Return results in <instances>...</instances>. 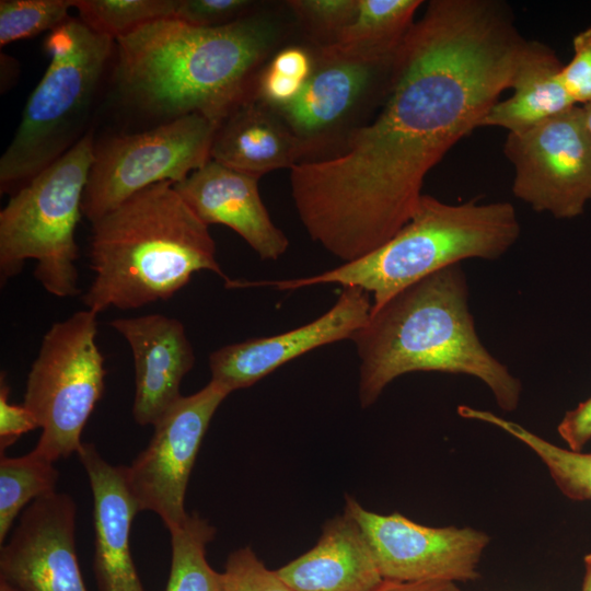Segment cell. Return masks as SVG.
<instances>
[{
  "mask_svg": "<svg viewBox=\"0 0 591 591\" xmlns=\"http://www.w3.org/2000/svg\"><path fill=\"white\" fill-rule=\"evenodd\" d=\"M169 532L171 567L165 591H223V572L216 571L206 556L216 528L193 512Z\"/></svg>",
  "mask_w": 591,
  "mask_h": 591,
  "instance_id": "cb8c5ba5",
  "label": "cell"
},
{
  "mask_svg": "<svg viewBox=\"0 0 591 591\" xmlns=\"http://www.w3.org/2000/svg\"><path fill=\"white\" fill-rule=\"evenodd\" d=\"M586 118L587 126L591 132V103L581 105Z\"/></svg>",
  "mask_w": 591,
  "mask_h": 591,
  "instance_id": "8d00e7d4",
  "label": "cell"
},
{
  "mask_svg": "<svg viewBox=\"0 0 591 591\" xmlns=\"http://www.w3.org/2000/svg\"><path fill=\"white\" fill-rule=\"evenodd\" d=\"M44 47L48 67L0 159L1 193L16 192L86 134L84 126L114 57L115 39L70 16L49 33Z\"/></svg>",
  "mask_w": 591,
  "mask_h": 591,
  "instance_id": "8992f818",
  "label": "cell"
},
{
  "mask_svg": "<svg viewBox=\"0 0 591 591\" xmlns=\"http://www.w3.org/2000/svg\"><path fill=\"white\" fill-rule=\"evenodd\" d=\"M271 39L254 16L215 27L158 20L115 40V91L160 123L200 114L220 125L246 99Z\"/></svg>",
  "mask_w": 591,
  "mask_h": 591,
  "instance_id": "7a4b0ae2",
  "label": "cell"
},
{
  "mask_svg": "<svg viewBox=\"0 0 591 591\" xmlns=\"http://www.w3.org/2000/svg\"><path fill=\"white\" fill-rule=\"evenodd\" d=\"M584 563V576L581 591H591V554H588L583 558Z\"/></svg>",
  "mask_w": 591,
  "mask_h": 591,
  "instance_id": "d590c367",
  "label": "cell"
},
{
  "mask_svg": "<svg viewBox=\"0 0 591 591\" xmlns=\"http://www.w3.org/2000/svg\"><path fill=\"white\" fill-rule=\"evenodd\" d=\"M288 4L300 19L335 38L352 21L358 0H294Z\"/></svg>",
  "mask_w": 591,
  "mask_h": 591,
  "instance_id": "f546056e",
  "label": "cell"
},
{
  "mask_svg": "<svg viewBox=\"0 0 591 591\" xmlns=\"http://www.w3.org/2000/svg\"><path fill=\"white\" fill-rule=\"evenodd\" d=\"M109 325L132 351L134 419L140 426H154L183 396L181 383L195 363L185 327L163 314L114 318Z\"/></svg>",
  "mask_w": 591,
  "mask_h": 591,
  "instance_id": "9a60e30c",
  "label": "cell"
},
{
  "mask_svg": "<svg viewBox=\"0 0 591 591\" xmlns=\"http://www.w3.org/2000/svg\"><path fill=\"white\" fill-rule=\"evenodd\" d=\"M96 317L84 310L54 323L27 375L23 405L42 429L34 450L53 462L79 452L83 428L103 394Z\"/></svg>",
  "mask_w": 591,
  "mask_h": 591,
  "instance_id": "ba28073f",
  "label": "cell"
},
{
  "mask_svg": "<svg viewBox=\"0 0 591 591\" xmlns=\"http://www.w3.org/2000/svg\"><path fill=\"white\" fill-rule=\"evenodd\" d=\"M230 393L210 380L200 391L182 396L153 426L147 448L130 465H123L139 512H154L167 530L188 515L184 502L193 466L216 410Z\"/></svg>",
  "mask_w": 591,
  "mask_h": 591,
  "instance_id": "8fae6325",
  "label": "cell"
},
{
  "mask_svg": "<svg viewBox=\"0 0 591 591\" xmlns=\"http://www.w3.org/2000/svg\"><path fill=\"white\" fill-rule=\"evenodd\" d=\"M93 499V571L99 591H144L130 549V529L139 512L126 486L123 465H112L93 443L77 453Z\"/></svg>",
  "mask_w": 591,
  "mask_h": 591,
  "instance_id": "e0dca14e",
  "label": "cell"
},
{
  "mask_svg": "<svg viewBox=\"0 0 591 591\" xmlns=\"http://www.w3.org/2000/svg\"><path fill=\"white\" fill-rule=\"evenodd\" d=\"M345 511L361 529L383 579L470 581L489 536L473 528H431L399 513L380 514L347 496Z\"/></svg>",
  "mask_w": 591,
  "mask_h": 591,
  "instance_id": "7c38bea8",
  "label": "cell"
},
{
  "mask_svg": "<svg viewBox=\"0 0 591 591\" xmlns=\"http://www.w3.org/2000/svg\"><path fill=\"white\" fill-rule=\"evenodd\" d=\"M373 67L352 61L326 62L311 73L297 97L280 109L294 130L320 131L338 121L362 95Z\"/></svg>",
  "mask_w": 591,
  "mask_h": 591,
  "instance_id": "7402d4cb",
  "label": "cell"
},
{
  "mask_svg": "<svg viewBox=\"0 0 591 591\" xmlns=\"http://www.w3.org/2000/svg\"><path fill=\"white\" fill-rule=\"evenodd\" d=\"M351 339L360 359L359 401L372 405L397 376L415 371L484 382L503 412L518 408L521 383L480 341L460 264L441 269L371 309Z\"/></svg>",
  "mask_w": 591,
  "mask_h": 591,
  "instance_id": "3957f363",
  "label": "cell"
},
{
  "mask_svg": "<svg viewBox=\"0 0 591 591\" xmlns=\"http://www.w3.org/2000/svg\"><path fill=\"white\" fill-rule=\"evenodd\" d=\"M422 3L421 0H358L352 21L322 48L323 60L370 66L392 61Z\"/></svg>",
  "mask_w": 591,
  "mask_h": 591,
  "instance_id": "44dd1931",
  "label": "cell"
},
{
  "mask_svg": "<svg viewBox=\"0 0 591 591\" xmlns=\"http://www.w3.org/2000/svg\"><path fill=\"white\" fill-rule=\"evenodd\" d=\"M563 66L551 47L525 40L510 81L512 95L496 102L480 127L519 134L576 106L559 79Z\"/></svg>",
  "mask_w": 591,
  "mask_h": 591,
  "instance_id": "ffe728a7",
  "label": "cell"
},
{
  "mask_svg": "<svg viewBox=\"0 0 591 591\" xmlns=\"http://www.w3.org/2000/svg\"><path fill=\"white\" fill-rule=\"evenodd\" d=\"M0 591H16L14 588L9 586L7 582L0 580Z\"/></svg>",
  "mask_w": 591,
  "mask_h": 591,
  "instance_id": "74e56055",
  "label": "cell"
},
{
  "mask_svg": "<svg viewBox=\"0 0 591 591\" xmlns=\"http://www.w3.org/2000/svg\"><path fill=\"white\" fill-rule=\"evenodd\" d=\"M76 0H1L0 45L54 31L70 16Z\"/></svg>",
  "mask_w": 591,
  "mask_h": 591,
  "instance_id": "4316f807",
  "label": "cell"
},
{
  "mask_svg": "<svg viewBox=\"0 0 591 591\" xmlns=\"http://www.w3.org/2000/svg\"><path fill=\"white\" fill-rule=\"evenodd\" d=\"M457 413L463 418L493 425L514 437L541 459L558 489L568 499L591 501V453L560 448L491 412L460 405Z\"/></svg>",
  "mask_w": 591,
  "mask_h": 591,
  "instance_id": "603a6c76",
  "label": "cell"
},
{
  "mask_svg": "<svg viewBox=\"0 0 591 591\" xmlns=\"http://www.w3.org/2000/svg\"><path fill=\"white\" fill-rule=\"evenodd\" d=\"M276 571L293 591H372L383 580L361 529L345 510L323 525L311 549Z\"/></svg>",
  "mask_w": 591,
  "mask_h": 591,
  "instance_id": "ac0fdd59",
  "label": "cell"
},
{
  "mask_svg": "<svg viewBox=\"0 0 591 591\" xmlns=\"http://www.w3.org/2000/svg\"><path fill=\"white\" fill-rule=\"evenodd\" d=\"M557 431L575 452H581L591 439V397L568 410L557 426Z\"/></svg>",
  "mask_w": 591,
  "mask_h": 591,
  "instance_id": "d6a6232c",
  "label": "cell"
},
{
  "mask_svg": "<svg viewBox=\"0 0 591 591\" xmlns=\"http://www.w3.org/2000/svg\"><path fill=\"white\" fill-rule=\"evenodd\" d=\"M372 591H460L455 582L443 580L398 581L383 579Z\"/></svg>",
  "mask_w": 591,
  "mask_h": 591,
  "instance_id": "e575fe53",
  "label": "cell"
},
{
  "mask_svg": "<svg viewBox=\"0 0 591 591\" xmlns=\"http://www.w3.org/2000/svg\"><path fill=\"white\" fill-rule=\"evenodd\" d=\"M525 39L495 0H432L392 59L386 103L335 157L290 169L310 237L349 263L412 218L426 175L510 89Z\"/></svg>",
  "mask_w": 591,
  "mask_h": 591,
  "instance_id": "6da1fadb",
  "label": "cell"
},
{
  "mask_svg": "<svg viewBox=\"0 0 591 591\" xmlns=\"http://www.w3.org/2000/svg\"><path fill=\"white\" fill-rule=\"evenodd\" d=\"M7 375L0 376V450L12 445L22 434L38 428L32 413L23 405L9 402Z\"/></svg>",
  "mask_w": 591,
  "mask_h": 591,
  "instance_id": "1f68e13d",
  "label": "cell"
},
{
  "mask_svg": "<svg viewBox=\"0 0 591 591\" xmlns=\"http://www.w3.org/2000/svg\"><path fill=\"white\" fill-rule=\"evenodd\" d=\"M94 278L82 297L88 310L137 309L169 300L192 276L209 270L234 288L216 243L172 182L153 184L92 223Z\"/></svg>",
  "mask_w": 591,
  "mask_h": 591,
  "instance_id": "277c9868",
  "label": "cell"
},
{
  "mask_svg": "<svg viewBox=\"0 0 591 591\" xmlns=\"http://www.w3.org/2000/svg\"><path fill=\"white\" fill-rule=\"evenodd\" d=\"M258 179L210 159L174 188L205 224L231 228L260 259L275 260L287 251L289 241L270 219Z\"/></svg>",
  "mask_w": 591,
  "mask_h": 591,
  "instance_id": "2e32d148",
  "label": "cell"
},
{
  "mask_svg": "<svg viewBox=\"0 0 591 591\" xmlns=\"http://www.w3.org/2000/svg\"><path fill=\"white\" fill-rule=\"evenodd\" d=\"M371 308L370 293L359 287H344L332 309L305 325L215 350L209 357L211 381L231 393L248 387L310 350L351 339L367 324Z\"/></svg>",
  "mask_w": 591,
  "mask_h": 591,
  "instance_id": "5bb4252c",
  "label": "cell"
},
{
  "mask_svg": "<svg viewBox=\"0 0 591 591\" xmlns=\"http://www.w3.org/2000/svg\"><path fill=\"white\" fill-rule=\"evenodd\" d=\"M302 140L278 120L264 103L245 99L218 126L210 159L260 178L297 164Z\"/></svg>",
  "mask_w": 591,
  "mask_h": 591,
  "instance_id": "d6986e66",
  "label": "cell"
},
{
  "mask_svg": "<svg viewBox=\"0 0 591 591\" xmlns=\"http://www.w3.org/2000/svg\"><path fill=\"white\" fill-rule=\"evenodd\" d=\"M34 449L21 456H0V546L16 517L37 498L56 491L59 472Z\"/></svg>",
  "mask_w": 591,
  "mask_h": 591,
  "instance_id": "d4e9b609",
  "label": "cell"
},
{
  "mask_svg": "<svg viewBox=\"0 0 591 591\" xmlns=\"http://www.w3.org/2000/svg\"><path fill=\"white\" fill-rule=\"evenodd\" d=\"M218 126L189 114L95 142L82 215L93 223L153 184L184 181L210 160Z\"/></svg>",
  "mask_w": 591,
  "mask_h": 591,
  "instance_id": "9c48e42d",
  "label": "cell"
},
{
  "mask_svg": "<svg viewBox=\"0 0 591 591\" xmlns=\"http://www.w3.org/2000/svg\"><path fill=\"white\" fill-rule=\"evenodd\" d=\"M253 5L248 0H177L174 19L200 26H221L242 18Z\"/></svg>",
  "mask_w": 591,
  "mask_h": 591,
  "instance_id": "f1b7e54d",
  "label": "cell"
},
{
  "mask_svg": "<svg viewBox=\"0 0 591 591\" xmlns=\"http://www.w3.org/2000/svg\"><path fill=\"white\" fill-rule=\"evenodd\" d=\"M503 153L513 166V195L533 210L571 219L591 200V132L581 106L508 134Z\"/></svg>",
  "mask_w": 591,
  "mask_h": 591,
  "instance_id": "30bf717a",
  "label": "cell"
},
{
  "mask_svg": "<svg viewBox=\"0 0 591 591\" xmlns=\"http://www.w3.org/2000/svg\"><path fill=\"white\" fill-rule=\"evenodd\" d=\"M92 130L13 193L0 212V279L19 275L27 259L34 276L58 298L80 293L76 228L94 157Z\"/></svg>",
  "mask_w": 591,
  "mask_h": 591,
  "instance_id": "52a82bcc",
  "label": "cell"
},
{
  "mask_svg": "<svg viewBox=\"0 0 591 591\" xmlns=\"http://www.w3.org/2000/svg\"><path fill=\"white\" fill-rule=\"evenodd\" d=\"M268 68L275 72L305 82L311 76V61L308 54L297 47L279 51Z\"/></svg>",
  "mask_w": 591,
  "mask_h": 591,
  "instance_id": "836d02e7",
  "label": "cell"
},
{
  "mask_svg": "<svg viewBox=\"0 0 591 591\" xmlns=\"http://www.w3.org/2000/svg\"><path fill=\"white\" fill-rule=\"evenodd\" d=\"M177 0H76L79 19L115 40L148 23L174 19Z\"/></svg>",
  "mask_w": 591,
  "mask_h": 591,
  "instance_id": "484cf974",
  "label": "cell"
},
{
  "mask_svg": "<svg viewBox=\"0 0 591 591\" xmlns=\"http://www.w3.org/2000/svg\"><path fill=\"white\" fill-rule=\"evenodd\" d=\"M572 48V58L563 66L559 79L575 104L586 105L591 103V27L575 35Z\"/></svg>",
  "mask_w": 591,
  "mask_h": 591,
  "instance_id": "4dcf8cb0",
  "label": "cell"
},
{
  "mask_svg": "<svg viewBox=\"0 0 591 591\" xmlns=\"http://www.w3.org/2000/svg\"><path fill=\"white\" fill-rule=\"evenodd\" d=\"M77 505L53 491L30 503L0 547V580L16 591H88L76 548Z\"/></svg>",
  "mask_w": 591,
  "mask_h": 591,
  "instance_id": "4fadbf2b",
  "label": "cell"
},
{
  "mask_svg": "<svg viewBox=\"0 0 591 591\" xmlns=\"http://www.w3.org/2000/svg\"><path fill=\"white\" fill-rule=\"evenodd\" d=\"M520 222L509 201L448 204L422 194L409 221L371 253L322 274L253 282L293 290L320 283L359 287L376 309L413 283L462 260H495L520 236Z\"/></svg>",
  "mask_w": 591,
  "mask_h": 591,
  "instance_id": "5b68a950",
  "label": "cell"
},
{
  "mask_svg": "<svg viewBox=\"0 0 591 591\" xmlns=\"http://www.w3.org/2000/svg\"><path fill=\"white\" fill-rule=\"evenodd\" d=\"M223 591H293L268 569L250 546L232 552L223 571Z\"/></svg>",
  "mask_w": 591,
  "mask_h": 591,
  "instance_id": "83f0119b",
  "label": "cell"
}]
</instances>
